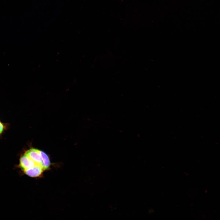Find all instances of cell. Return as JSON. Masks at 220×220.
I'll return each mask as SVG.
<instances>
[{"instance_id": "6da1fadb", "label": "cell", "mask_w": 220, "mask_h": 220, "mask_svg": "<svg viewBox=\"0 0 220 220\" xmlns=\"http://www.w3.org/2000/svg\"><path fill=\"white\" fill-rule=\"evenodd\" d=\"M38 164L25 154L20 157L19 165L23 170L32 167Z\"/></svg>"}, {"instance_id": "3957f363", "label": "cell", "mask_w": 220, "mask_h": 220, "mask_svg": "<svg viewBox=\"0 0 220 220\" xmlns=\"http://www.w3.org/2000/svg\"><path fill=\"white\" fill-rule=\"evenodd\" d=\"M44 170L40 165H36L34 167L24 170L25 174L32 177H38L41 176Z\"/></svg>"}, {"instance_id": "7a4b0ae2", "label": "cell", "mask_w": 220, "mask_h": 220, "mask_svg": "<svg viewBox=\"0 0 220 220\" xmlns=\"http://www.w3.org/2000/svg\"><path fill=\"white\" fill-rule=\"evenodd\" d=\"M25 154L37 164L41 165V158L39 150L35 148H31L26 151Z\"/></svg>"}, {"instance_id": "5b68a950", "label": "cell", "mask_w": 220, "mask_h": 220, "mask_svg": "<svg viewBox=\"0 0 220 220\" xmlns=\"http://www.w3.org/2000/svg\"><path fill=\"white\" fill-rule=\"evenodd\" d=\"M4 128V125L0 121V134L2 132Z\"/></svg>"}, {"instance_id": "277c9868", "label": "cell", "mask_w": 220, "mask_h": 220, "mask_svg": "<svg viewBox=\"0 0 220 220\" xmlns=\"http://www.w3.org/2000/svg\"><path fill=\"white\" fill-rule=\"evenodd\" d=\"M41 156V165L44 170L48 169L51 165V163L48 156L45 152L39 150Z\"/></svg>"}]
</instances>
